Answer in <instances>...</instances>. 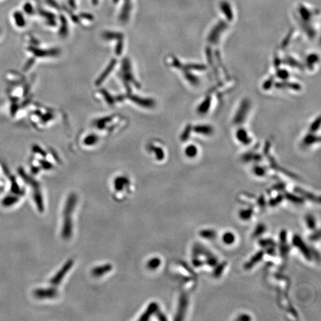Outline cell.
I'll return each mask as SVG.
<instances>
[{
  "mask_svg": "<svg viewBox=\"0 0 321 321\" xmlns=\"http://www.w3.org/2000/svg\"><path fill=\"white\" fill-rule=\"evenodd\" d=\"M293 244L295 247L298 248L299 250L301 251L303 255H304L306 259H310L312 258V254H311L310 251H309V248L306 245V244L303 242L302 239L300 238V236H299L298 235H295L293 238Z\"/></svg>",
  "mask_w": 321,
  "mask_h": 321,
  "instance_id": "obj_1",
  "label": "cell"
},
{
  "mask_svg": "<svg viewBox=\"0 0 321 321\" xmlns=\"http://www.w3.org/2000/svg\"><path fill=\"white\" fill-rule=\"evenodd\" d=\"M187 304H188L187 297H186V295H182V296L181 297V298H180L179 310H178L177 318H175V320H179L180 316H183L184 314H185Z\"/></svg>",
  "mask_w": 321,
  "mask_h": 321,
  "instance_id": "obj_2",
  "label": "cell"
},
{
  "mask_svg": "<svg viewBox=\"0 0 321 321\" xmlns=\"http://www.w3.org/2000/svg\"><path fill=\"white\" fill-rule=\"evenodd\" d=\"M263 255H264L263 251H259L257 254H255V255H254L253 257L251 258V259H250L249 262H248V263L244 265V268H245L246 269H251V268L253 267L254 265H256V263H259L260 260L263 259Z\"/></svg>",
  "mask_w": 321,
  "mask_h": 321,
  "instance_id": "obj_3",
  "label": "cell"
},
{
  "mask_svg": "<svg viewBox=\"0 0 321 321\" xmlns=\"http://www.w3.org/2000/svg\"><path fill=\"white\" fill-rule=\"evenodd\" d=\"M200 236H202L203 238L207 239V240H213V239H214L215 237H216V234L214 230L206 229V230H201Z\"/></svg>",
  "mask_w": 321,
  "mask_h": 321,
  "instance_id": "obj_4",
  "label": "cell"
},
{
  "mask_svg": "<svg viewBox=\"0 0 321 321\" xmlns=\"http://www.w3.org/2000/svg\"><path fill=\"white\" fill-rule=\"evenodd\" d=\"M222 241L225 244H231L235 242V236L233 233L227 232L222 236Z\"/></svg>",
  "mask_w": 321,
  "mask_h": 321,
  "instance_id": "obj_5",
  "label": "cell"
},
{
  "mask_svg": "<svg viewBox=\"0 0 321 321\" xmlns=\"http://www.w3.org/2000/svg\"><path fill=\"white\" fill-rule=\"evenodd\" d=\"M252 214H253V210H250V209L242 210L240 212V218L244 219V220H248V219H250V217L252 216Z\"/></svg>",
  "mask_w": 321,
  "mask_h": 321,
  "instance_id": "obj_6",
  "label": "cell"
},
{
  "mask_svg": "<svg viewBox=\"0 0 321 321\" xmlns=\"http://www.w3.org/2000/svg\"><path fill=\"white\" fill-rule=\"evenodd\" d=\"M265 229H266V228L264 225H263V224L259 225H257V227L256 228L255 230H254L253 236H254V237H255V236L256 237V236H260V235H262L264 232L265 231Z\"/></svg>",
  "mask_w": 321,
  "mask_h": 321,
  "instance_id": "obj_7",
  "label": "cell"
},
{
  "mask_svg": "<svg viewBox=\"0 0 321 321\" xmlns=\"http://www.w3.org/2000/svg\"><path fill=\"white\" fill-rule=\"evenodd\" d=\"M306 224L307 226L309 229H314L315 226H316V222H315V220L314 217L311 215H309L306 217Z\"/></svg>",
  "mask_w": 321,
  "mask_h": 321,
  "instance_id": "obj_8",
  "label": "cell"
},
{
  "mask_svg": "<svg viewBox=\"0 0 321 321\" xmlns=\"http://www.w3.org/2000/svg\"><path fill=\"white\" fill-rule=\"evenodd\" d=\"M285 198H286L287 199H289V201H293V202L294 203H302L303 201V199H301V198H298L292 194H290V193H286V194H285Z\"/></svg>",
  "mask_w": 321,
  "mask_h": 321,
  "instance_id": "obj_9",
  "label": "cell"
},
{
  "mask_svg": "<svg viewBox=\"0 0 321 321\" xmlns=\"http://www.w3.org/2000/svg\"><path fill=\"white\" fill-rule=\"evenodd\" d=\"M225 265H226L225 263H223L222 264H221L220 265H219L218 267L216 269V270H215L214 272H213V276H215L216 277H220L221 274H222L223 270H224V269H225Z\"/></svg>",
  "mask_w": 321,
  "mask_h": 321,
  "instance_id": "obj_10",
  "label": "cell"
},
{
  "mask_svg": "<svg viewBox=\"0 0 321 321\" xmlns=\"http://www.w3.org/2000/svg\"><path fill=\"white\" fill-rule=\"evenodd\" d=\"M296 190H296L297 192H298L299 193H300V194H302V195H305V197L308 198V199H312V200H315V199H316V197H315L314 195H312V193H307V192L303 191L302 189L298 188V187H297V188H296Z\"/></svg>",
  "mask_w": 321,
  "mask_h": 321,
  "instance_id": "obj_11",
  "label": "cell"
},
{
  "mask_svg": "<svg viewBox=\"0 0 321 321\" xmlns=\"http://www.w3.org/2000/svg\"><path fill=\"white\" fill-rule=\"evenodd\" d=\"M260 245L263 246V247H269V246H274V242L271 240H261L259 242Z\"/></svg>",
  "mask_w": 321,
  "mask_h": 321,
  "instance_id": "obj_12",
  "label": "cell"
},
{
  "mask_svg": "<svg viewBox=\"0 0 321 321\" xmlns=\"http://www.w3.org/2000/svg\"><path fill=\"white\" fill-rule=\"evenodd\" d=\"M160 265V260L156 258V259H152L151 261L150 262V269H156V268L158 267V265Z\"/></svg>",
  "mask_w": 321,
  "mask_h": 321,
  "instance_id": "obj_13",
  "label": "cell"
},
{
  "mask_svg": "<svg viewBox=\"0 0 321 321\" xmlns=\"http://www.w3.org/2000/svg\"><path fill=\"white\" fill-rule=\"evenodd\" d=\"M283 199V196L282 195H278V196L274 199H272V200L270 201V204L271 205H276L278 203H279Z\"/></svg>",
  "mask_w": 321,
  "mask_h": 321,
  "instance_id": "obj_14",
  "label": "cell"
},
{
  "mask_svg": "<svg viewBox=\"0 0 321 321\" xmlns=\"http://www.w3.org/2000/svg\"><path fill=\"white\" fill-rule=\"evenodd\" d=\"M280 240L282 244H286V231L283 230L280 233Z\"/></svg>",
  "mask_w": 321,
  "mask_h": 321,
  "instance_id": "obj_15",
  "label": "cell"
},
{
  "mask_svg": "<svg viewBox=\"0 0 321 321\" xmlns=\"http://www.w3.org/2000/svg\"><path fill=\"white\" fill-rule=\"evenodd\" d=\"M254 173H255V174H256L257 175L262 176V175H264V174H265V170H264L263 168L256 167V168H255V170H254Z\"/></svg>",
  "mask_w": 321,
  "mask_h": 321,
  "instance_id": "obj_16",
  "label": "cell"
},
{
  "mask_svg": "<svg viewBox=\"0 0 321 321\" xmlns=\"http://www.w3.org/2000/svg\"><path fill=\"white\" fill-rule=\"evenodd\" d=\"M237 320H250V318L247 314H242L239 317V318H237Z\"/></svg>",
  "mask_w": 321,
  "mask_h": 321,
  "instance_id": "obj_17",
  "label": "cell"
},
{
  "mask_svg": "<svg viewBox=\"0 0 321 321\" xmlns=\"http://www.w3.org/2000/svg\"><path fill=\"white\" fill-rule=\"evenodd\" d=\"M259 204L261 207H264V205H265V201H264V198L262 196L261 198L259 199Z\"/></svg>",
  "mask_w": 321,
  "mask_h": 321,
  "instance_id": "obj_18",
  "label": "cell"
}]
</instances>
